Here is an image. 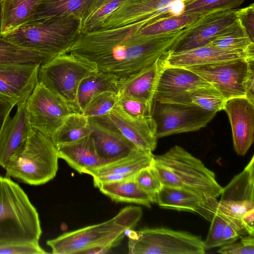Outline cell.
Listing matches in <instances>:
<instances>
[{
    "mask_svg": "<svg viewBox=\"0 0 254 254\" xmlns=\"http://www.w3.org/2000/svg\"><path fill=\"white\" fill-rule=\"evenodd\" d=\"M144 25L132 24L80 32L68 53L123 81L169 51L184 30L143 36L139 30Z\"/></svg>",
    "mask_w": 254,
    "mask_h": 254,
    "instance_id": "6da1fadb",
    "label": "cell"
},
{
    "mask_svg": "<svg viewBox=\"0 0 254 254\" xmlns=\"http://www.w3.org/2000/svg\"><path fill=\"white\" fill-rule=\"evenodd\" d=\"M142 213L140 207L127 206L110 220L64 233L46 243L54 254L107 253L136 225Z\"/></svg>",
    "mask_w": 254,
    "mask_h": 254,
    "instance_id": "7a4b0ae2",
    "label": "cell"
},
{
    "mask_svg": "<svg viewBox=\"0 0 254 254\" xmlns=\"http://www.w3.org/2000/svg\"><path fill=\"white\" fill-rule=\"evenodd\" d=\"M39 214L21 187L0 176V247L38 243L42 235Z\"/></svg>",
    "mask_w": 254,
    "mask_h": 254,
    "instance_id": "3957f363",
    "label": "cell"
},
{
    "mask_svg": "<svg viewBox=\"0 0 254 254\" xmlns=\"http://www.w3.org/2000/svg\"><path fill=\"white\" fill-rule=\"evenodd\" d=\"M152 165L163 186L185 189L207 199L217 198L221 193L223 187L214 173L180 146L154 155Z\"/></svg>",
    "mask_w": 254,
    "mask_h": 254,
    "instance_id": "277c9868",
    "label": "cell"
},
{
    "mask_svg": "<svg viewBox=\"0 0 254 254\" xmlns=\"http://www.w3.org/2000/svg\"><path fill=\"white\" fill-rule=\"evenodd\" d=\"M81 20L53 17L30 21L3 36L26 49L54 56L68 53L80 33Z\"/></svg>",
    "mask_w": 254,
    "mask_h": 254,
    "instance_id": "5b68a950",
    "label": "cell"
},
{
    "mask_svg": "<svg viewBox=\"0 0 254 254\" xmlns=\"http://www.w3.org/2000/svg\"><path fill=\"white\" fill-rule=\"evenodd\" d=\"M59 158L51 138L31 128L26 141L9 158L5 176L30 185L45 184L56 176Z\"/></svg>",
    "mask_w": 254,
    "mask_h": 254,
    "instance_id": "8992f818",
    "label": "cell"
},
{
    "mask_svg": "<svg viewBox=\"0 0 254 254\" xmlns=\"http://www.w3.org/2000/svg\"><path fill=\"white\" fill-rule=\"evenodd\" d=\"M97 70L93 64L67 53L41 64L38 81L79 112L77 103L79 85L83 79Z\"/></svg>",
    "mask_w": 254,
    "mask_h": 254,
    "instance_id": "52a82bcc",
    "label": "cell"
},
{
    "mask_svg": "<svg viewBox=\"0 0 254 254\" xmlns=\"http://www.w3.org/2000/svg\"><path fill=\"white\" fill-rule=\"evenodd\" d=\"M128 249L130 254H203L206 250L200 236L164 227L132 232Z\"/></svg>",
    "mask_w": 254,
    "mask_h": 254,
    "instance_id": "ba28073f",
    "label": "cell"
},
{
    "mask_svg": "<svg viewBox=\"0 0 254 254\" xmlns=\"http://www.w3.org/2000/svg\"><path fill=\"white\" fill-rule=\"evenodd\" d=\"M254 58H241L185 67L206 81L226 100L246 96L247 83L254 75Z\"/></svg>",
    "mask_w": 254,
    "mask_h": 254,
    "instance_id": "9c48e42d",
    "label": "cell"
},
{
    "mask_svg": "<svg viewBox=\"0 0 254 254\" xmlns=\"http://www.w3.org/2000/svg\"><path fill=\"white\" fill-rule=\"evenodd\" d=\"M216 113L193 104L161 102L153 100L151 117L158 138L194 131L206 126Z\"/></svg>",
    "mask_w": 254,
    "mask_h": 254,
    "instance_id": "30bf717a",
    "label": "cell"
},
{
    "mask_svg": "<svg viewBox=\"0 0 254 254\" xmlns=\"http://www.w3.org/2000/svg\"><path fill=\"white\" fill-rule=\"evenodd\" d=\"M26 108L31 128L50 138L67 117L78 112L39 81L26 101Z\"/></svg>",
    "mask_w": 254,
    "mask_h": 254,
    "instance_id": "8fae6325",
    "label": "cell"
},
{
    "mask_svg": "<svg viewBox=\"0 0 254 254\" xmlns=\"http://www.w3.org/2000/svg\"><path fill=\"white\" fill-rule=\"evenodd\" d=\"M192 0H125L106 19L101 29L143 24L184 13Z\"/></svg>",
    "mask_w": 254,
    "mask_h": 254,
    "instance_id": "7c38bea8",
    "label": "cell"
},
{
    "mask_svg": "<svg viewBox=\"0 0 254 254\" xmlns=\"http://www.w3.org/2000/svg\"><path fill=\"white\" fill-rule=\"evenodd\" d=\"M237 19L235 9L205 14L184 29L168 52L179 53L208 45Z\"/></svg>",
    "mask_w": 254,
    "mask_h": 254,
    "instance_id": "4fadbf2b",
    "label": "cell"
},
{
    "mask_svg": "<svg viewBox=\"0 0 254 254\" xmlns=\"http://www.w3.org/2000/svg\"><path fill=\"white\" fill-rule=\"evenodd\" d=\"M88 119L119 133L144 151L152 152L156 147L158 138L156 125L152 117L131 118L124 113L116 104L108 114Z\"/></svg>",
    "mask_w": 254,
    "mask_h": 254,
    "instance_id": "5bb4252c",
    "label": "cell"
},
{
    "mask_svg": "<svg viewBox=\"0 0 254 254\" xmlns=\"http://www.w3.org/2000/svg\"><path fill=\"white\" fill-rule=\"evenodd\" d=\"M40 65L0 64V97L15 106L25 102L38 83Z\"/></svg>",
    "mask_w": 254,
    "mask_h": 254,
    "instance_id": "9a60e30c",
    "label": "cell"
},
{
    "mask_svg": "<svg viewBox=\"0 0 254 254\" xmlns=\"http://www.w3.org/2000/svg\"><path fill=\"white\" fill-rule=\"evenodd\" d=\"M223 110L231 124L235 151L244 156L254 139V102L246 97L232 98L225 100Z\"/></svg>",
    "mask_w": 254,
    "mask_h": 254,
    "instance_id": "2e32d148",
    "label": "cell"
},
{
    "mask_svg": "<svg viewBox=\"0 0 254 254\" xmlns=\"http://www.w3.org/2000/svg\"><path fill=\"white\" fill-rule=\"evenodd\" d=\"M162 58L163 67H185L237 59L254 58V51L224 49L208 44L179 53L172 54L167 52Z\"/></svg>",
    "mask_w": 254,
    "mask_h": 254,
    "instance_id": "e0dca14e",
    "label": "cell"
},
{
    "mask_svg": "<svg viewBox=\"0 0 254 254\" xmlns=\"http://www.w3.org/2000/svg\"><path fill=\"white\" fill-rule=\"evenodd\" d=\"M153 156L152 152L139 149L127 157L88 171L86 174L92 177L96 187L100 184L134 177L139 170L152 164Z\"/></svg>",
    "mask_w": 254,
    "mask_h": 254,
    "instance_id": "ac0fdd59",
    "label": "cell"
},
{
    "mask_svg": "<svg viewBox=\"0 0 254 254\" xmlns=\"http://www.w3.org/2000/svg\"><path fill=\"white\" fill-rule=\"evenodd\" d=\"M210 86H212L198 75L185 67L163 66L154 99L170 98L189 90Z\"/></svg>",
    "mask_w": 254,
    "mask_h": 254,
    "instance_id": "d6986e66",
    "label": "cell"
},
{
    "mask_svg": "<svg viewBox=\"0 0 254 254\" xmlns=\"http://www.w3.org/2000/svg\"><path fill=\"white\" fill-rule=\"evenodd\" d=\"M89 122L97 153L107 164L127 157L140 149L119 133Z\"/></svg>",
    "mask_w": 254,
    "mask_h": 254,
    "instance_id": "ffe728a7",
    "label": "cell"
},
{
    "mask_svg": "<svg viewBox=\"0 0 254 254\" xmlns=\"http://www.w3.org/2000/svg\"><path fill=\"white\" fill-rule=\"evenodd\" d=\"M59 158L80 174L107 164L98 156L91 134L71 143L56 146Z\"/></svg>",
    "mask_w": 254,
    "mask_h": 254,
    "instance_id": "44dd1931",
    "label": "cell"
},
{
    "mask_svg": "<svg viewBox=\"0 0 254 254\" xmlns=\"http://www.w3.org/2000/svg\"><path fill=\"white\" fill-rule=\"evenodd\" d=\"M31 129L25 101L17 105L0 140V166L5 169L12 154L26 141Z\"/></svg>",
    "mask_w": 254,
    "mask_h": 254,
    "instance_id": "7402d4cb",
    "label": "cell"
},
{
    "mask_svg": "<svg viewBox=\"0 0 254 254\" xmlns=\"http://www.w3.org/2000/svg\"><path fill=\"white\" fill-rule=\"evenodd\" d=\"M163 66L162 57L127 79L121 81L118 95L131 96L152 104L159 76Z\"/></svg>",
    "mask_w": 254,
    "mask_h": 254,
    "instance_id": "603a6c76",
    "label": "cell"
},
{
    "mask_svg": "<svg viewBox=\"0 0 254 254\" xmlns=\"http://www.w3.org/2000/svg\"><path fill=\"white\" fill-rule=\"evenodd\" d=\"M254 209V201L218 200L216 198H209L200 204L194 213L209 221L213 215L219 216L244 234L246 232L241 225V219L247 212Z\"/></svg>",
    "mask_w": 254,
    "mask_h": 254,
    "instance_id": "cb8c5ba5",
    "label": "cell"
},
{
    "mask_svg": "<svg viewBox=\"0 0 254 254\" xmlns=\"http://www.w3.org/2000/svg\"><path fill=\"white\" fill-rule=\"evenodd\" d=\"M120 83L121 81L114 76L99 70L83 79L77 94L79 112L82 113L91 100L103 92L118 93Z\"/></svg>",
    "mask_w": 254,
    "mask_h": 254,
    "instance_id": "d4e9b609",
    "label": "cell"
},
{
    "mask_svg": "<svg viewBox=\"0 0 254 254\" xmlns=\"http://www.w3.org/2000/svg\"><path fill=\"white\" fill-rule=\"evenodd\" d=\"M100 191L116 202L136 203L150 207L151 197L137 185L134 177L98 185Z\"/></svg>",
    "mask_w": 254,
    "mask_h": 254,
    "instance_id": "484cf974",
    "label": "cell"
},
{
    "mask_svg": "<svg viewBox=\"0 0 254 254\" xmlns=\"http://www.w3.org/2000/svg\"><path fill=\"white\" fill-rule=\"evenodd\" d=\"M43 0H2L1 37L32 19Z\"/></svg>",
    "mask_w": 254,
    "mask_h": 254,
    "instance_id": "4316f807",
    "label": "cell"
},
{
    "mask_svg": "<svg viewBox=\"0 0 254 254\" xmlns=\"http://www.w3.org/2000/svg\"><path fill=\"white\" fill-rule=\"evenodd\" d=\"M206 199L185 189L163 186L156 195L155 202L163 208L194 212Z\"/></svg>",
    "mask_w": 254,
    "mask_h": 254,
    "instance_id": "83f0119b",
    "label": "cell"
},
{
    "mask_svg": "<svg viewBox=\"0 0 254 254\" xmlns=\"http://www.w3.org/2000/svg\"><path fill=\"white\" fill-rule=\"evenodd\" d=\"M155 100L184 104H193L206 110L218 112L223 110L225 99L222 94L212 86L200 87L186 91L170 98Z\"/></svg>",
    "mask_w": 254,
    "mask_h": 254,
    "instance_id": "f1b7e54d",
    "label": "cell"
},
{
    "mask_svg": "<svg viewBox=\"0 0 254 254\" xmlns=\"http://www.w3.org/2000/svg\"><path fill=\"white\" fill-rule=\"evenodd\" d=\"M254 156L223 189L220 200L254 201Z\"/></svg>",
    "mask_w": 254,
    "mask_h": 254,
    "instance_id": "f546056e",
    "label": "cell"
},
{
    "mask_svg": "<svg viewBox=\"0 0 254 254\" xmlns=\"http://www.w3.org/2000/svg\"><path fill=\"white\" fill-rule=\"evenodd\" d=\"M90 0H43L31 21L53 17H73L81 20Z\"/></svg>",
    "mask_w": 254,
    "mask_h": 254,
    "instance_id": "4dcf8cb0",
    "label": "cell"
},
{
    "mask_svg": "<svg viewBox=\"0 0 254 254\" xmlns=\"http://www.w3.org/2000/svg\"><path fill=\"white\" fill-rule=\"evenodd\" d=\"M54 57L19 46L0 37V64H41Z\"/></svg>",
    "mask_w": 254,
    "mask_h": 254,
    "instance_id": "1f68e13d",
    "label": "cell"
},
{
    "mask_svg": "<svg viewBox=\"0 0 254 254\" xmlns=\"http://www.w3.org/2000/svg\"><path fill=\"white\" fill-rule=\"evenodd\" d=\"M91 132L88 118L81 113L75 112L66 117L51 138L56 146L76 141Z\"/></svg>",
    "mask_w": 254,
    "mask_h": 254,
    "instance_id": "d6a6232c",
    "label": "cell"
},
{
    "mask_svg": "<svg viewBox=\"0 0 254 254\" xmlns=\"http://www.w3.org/2000/svg\"><path fill=\"white\" fill-rule=\"evenodd\" d=\"M125 0H90L81 19L80 32L100 30L106 19Z\"/></svg>",
    "mask_w": 254,
    "mask_h": 254,
    "instance_id": "836d02e7",
    "label": "cell"
},
{
    "mask_svg": "<svg viewBox=\"0 0 254 254\" xmlns=\"http://www.w3.org/2000/svg\"><path fill=\"white\" fill-rule=\"evenodd\" d=\"M203 15L183 13L157 19L141 27L139 33L143 36H153L182 30L192 24Z\"/></svg>",
    "mask_w": 254,
    "mask_h": 254,
    "instance_id": "e575fe53",
    "label": "cell"
},
{
    "mask_svg": "<svg viewBox=\"0 0 254 254\" xmlns=\"http://www.w3.org/2000/svg\"><path fill=\"white\" fill-rule=\"evenodd\" d=\"M209 44L224 49L254 51V42L250 40L238 19Z\"/></svg>",
    "mask_w": 254,
    "mask_h": 254,
    "instance_id": "d590c367",
    "label": "cell"
},
{
    "mask_svg": "<svg viewBox=\"0 0 254 254\" xmlns=\"http://www.w3.org/2000/svg\"><path fill=\"white\" fill-rule=\"evenodd\" d=\"M245 0H192L186 3L183 13L201 15L218 10H233Z\"/></svg>",
    "mask_w": 254,
    "mask_h": 254,
    "instance_id": "8d00e7d4",
    "label": "cell"
},
{
    "mask_svg": "<svg viewBox=\"0 0 254 254\" xmlns=\"http://www.w3.org/2000/svg\"><path fill=\"white\" fill-rule=\"evenodd\" d=\"M117 106L126 115L134 119L151 117L152 104L137 98L118 95Z\"/></svg>",
    "mask_w": 254,
    "mask_h": 254,
    "instance_id": "74e56055",
    "label": "cell"
},
{
    "mask_svg": "<svg viewBox=\"0 0 254 254\" xmlns=\"http://www.w3.org/2000/svg\"><path fill=\"white\" fill-rule=\"evenodd\" d=\"M118 100L117 93L103 92L91 100L82 113L88 118L107 115L117 104Z\"/></svg>",
    "mask_w": 254,
    "mask_h": 254,
    "instance_id": "f35d334b",
    "label": "cell"
},
{
    "mask_svg": "<svg viewBox=\"0 0 254 254\" xmlns=\"http://www.w3.org/2000/svg\"><path fill=\"white\" fill-rule=\"evenodd\" d=\"M134 179L139 188L148 194L155 202L156 195L163 185L154 170L152 163L150 166L139 170L134 176Z\"/></svg>",
    "mask_w": 254,
    "mask_h": 254,
    "instance_id": "ab89813d",
    "label": "cell"
},
{
    "mask_svg": "<svg viewBox=\"0 0 254 254\" xmlns=\"http://www.w3.org/2000/svg\"><path fill=\"white\" fill-rule=\"evenodd\" d=\"M206 239L203 241L205 250L223 246L224 231L226 222L219 216L213 215Z\"/></svg>",
    "mask_w": 254,
    "mask_h": 254,
    "instance_id": "60d3db41",
    "label": "cell"
},
{
    "mask_svg": "<svg viewBox=\"0 0 254 254\" xmlns=\"http://www.w3.org/2000/svg\"><path fill=\"white\" fill-rule=\"evenodd\" d=\"M240 238V242L223 245L217 252L223 254H254V236L242 235Z\"/></svg>",
    "mask_w": 254,
    "mask_h": 254,
    "instance_id": "b9f144b4",
    "label": "cell"
},
{
    "mask_svg": "<svg viewBox=\"0 0 254 254\" xmlns=\"http://www.w3.org/2000/svg\"><path fill=\"white\" fill-rule=\"evenodd\" d=\"M237 19L250 40L254 42V4L240 9H235Z\"/></svg>",
    "mask_w": 254,
    "mask_h": 254,
    "instance_id": "7bdbcfd3",
    "label": "cell"
},
{
    "mask_svg": "<svg viewBox=\"0 0 254 254\" xmlns=\"http://www.w3.org/2000/svg\"><path fill=\"white\" fill-rule=\"evenodd\" d=\"M38 243L19 244L0 247V254H47Z\"/></svg>",
    "mask_w": 254,
    "mask_h": 254,
    "instance_id": "ee69618b",
    "label": "cell"
},
{
    "mask_svg": "<svg viewBox=\"0 0 254 254\" xmlns=\"http://www.w3.org/2000/svg\"><path fill=\"white\" fill-rule=\"evenodd\" d=\"M14 104L0 97V140L10 119V114Z\"/></svg>",
    "mask_w": 254,
    "mask_h": 254,
    "instance_id": "f6af8a7d",
    "label": "cell"
},
{
    "mask_svg": "<svg viewBox=\"0 0 254 254\" xmlns=\"http://www.w3.org/2000/svg\"><path fill=\"white\" fill-rule=\"evenodd\" d=\"M242 235H244L237 228L227 223L224 231L223 245L236 242Z\"/></svg>",
    "mask_w": 254,
    "mask_h": 254,
    "instance_id": "bcb514c9",
    "label": "cell"
},
{
    "mask_svg": "<svg viewBox=\"0 0 254 254\" xmlns=\"http://www.w3.org/2000/svg\"><path fill=\"white\" fill-rule=\"evenodd\" d=\"M241 225L248 235L254 236V209L247 212L241 219Z\"/></svg>",
    "mask_w": 254,
    "mask_h": 254,
    "instance_id": "7dc6e473",
    "label": "cell"
},
{
    "mask_svg": "<svg viewBox=\"0 0 254 254\" xmlns=\"http://www.w3.org/2000/svg\"><path fill=\"white\" fill-rule=\"evenodd\" d=\"M2 0H0V37H1V28L2 21Z\"/></svg>",
    "mask_w": 254,
    "mask_h": 254,
    "instance_id": "c3c4849f",
    "label": "cell"
}]
</instances>
